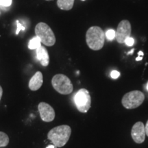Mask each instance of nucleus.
<instances>
[{"label":"nucleus","instance_id":"1","mask_svg":"<svg viewBox=\"0 0 148 148\" xmlns=\"http://www.w3.org/2000/svg\"><path fill=\"white\" fill-rule=\"evenodd\" d=\"M71 134V128L68 125H61L53 127L47 134L55 147H62L66 144Z\"/></svg>","mask_w":148,"mask_h":148},{"label":"nucleus","instance_id":"2","mask_svg":"<svg viewBox=\"0 0 148 148\" xmlns=\"http://www.w3.org/2000/svg\"><path fill=\"white\" fill-rule=\"evenodd\" d=\"M86 42L88 47L94 51L100 50L104 45L105 34L100 27L91 26L86 33Z\"/></svg>","mask_w":148,"mask_h":148},{"label":"nucleus","instance_id":"3","mask_svg":"<svg viewBox=\"0 0 148 148\" xmlns=\"http://www.w3.org/2000/svg\"><path fill=\"white\" fill-rule=\"evenodd\" d=\"M36 36L39 38L41 43L47 47H51L56 43V36L52 29L43 22H40L36 24L35 27Z\"/></svg>","mask_w":148,"mask_h":148},{"label":"nucleus","instance_id":"4","mask_svg":"<svg viewBox=\"0 0 148 148\" xmlns=\"http://www.w3.org/2000/svg\"><path fill=\"white\" fill-rule=\"evenodd\" d=\"M53 88L61 95H69L73 90L71 79L64 74H56L52 77Z\"/></svg>","mask_w":148,"mask_h":148},{"label":"nucleus","instance_id":"5","mask_svg":"<svg viewBox=\"0 0 148 148\" xmlns=\"http://www.w3.org/2000/svg\"><path fill=\"white\" fill-rule=\"evenodd\" d=\"M145 95L140 90H132L127 92L122 98V104L126 109L138 108L143 103Z\"/></svg>","mask_w":148,"mask_h":148},{"label":"nucleus","instance_id":"6","mask_svg":"<svg viewBox=\"0 0 148 148\" xmlns=\"http://www.w3.org/2000/svg\"><path fill=\"white\" fill-rule=\"evenodd\" d=\"M74 101L77 110L82 113L87 112L91 106V97L86 88H81L76 92Z\"/></svg>","mask_w":148,"mask_h":148},{"label":"nucleus","instance_id":"7","mask_svg":"<svg viewBox=\"0 0 148 148\" xmlns=\"http://www.w3.org/2000/svg\"><path fill=\"white\" fill-rule=\"evenodd\" d=\"M132 27L128 20H122L119 22L116 30V40L119 43H125V40L130 36Z\"/></svg>","mask_w":148,"mask_h":148},{"label":"nucleus","instance_id":"8","mask_svg":"<svg viewBox=\"0 0 148 148\" xmlns=\"http://www.w3.org/2000/svg\"><path fill=\"white\" fill-rule=\"evenodd\" d=\"M38 110L40 118L44 122H51L55 119V111L49 103L40 102L38 105Z\"/></svg>","mask_w":148,"mask_h":148},{"label":"nucleus","instance_id":"9","mask_svg":"<svg viewBox=\"0 0 148 148\" xmlns=\"http://www.w3.org/2000/svg\"><path fill=\"white\" fill-rule=\"evenodd\" d=\"M145 128L143 122H136L132 126L131 130V136L135 143L140 144L145 139Z\"/></svg>","mask_w":148,"mask_h":148},{"label":"nucleus","instance_id":"10","mask_svg":"<svg viewBox=\"0 0 148 148\" xmlns=\"http://www.w3.org/2000/svg\"><path fill=\"white\" fill-rule=\"evenodd\" d=\"M43 83V76L40 71H37L34 75L31 77L29 82V88L32 91L38 90L41 87Z\"/></svg>","mask_w":148,"mask_h":148},{"label":"nucleus","instance_id":"11","mask_svg":"<svg viewBox=\"0 0 148 148\" xmlns=\"http://www.w3.org/2000/svg\"><path fill=\"white\" fill-rule=\"evenodd\" d=\"M36 56L41 65L47 66L49 64V56L47 49L43 46H40L36 49Z\"/></svg>","mask_w":148,"mask_h":148},{"label":"nucleus","instance_id":"12","mask_svg":"<svg viewBox=\"0 0 148 148\" xmlns=\"http://www.w3.org/2000/svg\"><path fill=\"white\" fill-rule=\"evenodd\" d=\"M75 0H57V5L60 10H70L73 8Z\"/></svg>","mask_w":148,"mask_h":148},{"label":"nucleus","instance_id":"13","mask_svg":"<svg viewBox=\"0 0 148 148\" xmlns=\"http://www.w3.org/2000/svg\"><path fill=\"white\" fill-rule=\"evenodd\" d=\"M41 46V42L37 36H34L29 41L28 48L29 49H36Z\"/></svg>","mask_w":148,"mask_h":148},{"label":"nucleus","instance_id":"14","mask_svg":"<svg viewBox=\"0 0 148 148\" xmlns=\"http://www.w3.org/2000/svg\"><path fill=\"white\" fill-rule=\"evenodd\" d=\"M9 141H10V139L7 134L0 131V147H6L8 145Z\"/></svg>","mask_w":148,"mask_h":148},{"label":"nucleus","instance_id":"15","mask_svg":"<svg viewBox=\"0 0 148 148\" xmlns=\"http://www.w3.org/2000/svg\"><path fill=\"white\" fill-rule=\"evenodd\" d=\"M105 36L108 38V40H112L116 37V32L112 29H108L105 34Z\"/></svg>","mask_w":148,"mask_h":148},{"label":"nucleus","instance_id":"16","mask_svg":"<svg viewBox=\"0 0 148 148\" xmlns=\"http://www.w3.org/2000/svg\"><path fill=\"white\" fill-rule=\"evenodd\" d=\"M12 0H0V6L1 8L5 9V8H8L12 5Z\"/></svg>","mask_w":148,"mask_h":148},{"label":"nucleus","instance_id":"17","mask_svg":"<svg viewBox=\"0 0 148 148\" xmlns=\"http://www.w3.org/2000/svg\"><path fill=\"white\" fill-rule=\"evenodd\" d=\"M125 45H126L127 46H129V47H132V46L134 45V38H132V37H131V36L128 37V38H127V39L125 40Z\"/></svg>","mask_w":148,"mask_h":148},{"label":"nucleus","instance_id":"18","mask_svg":"<svg viewBox=\"0 0 148 148\" xmlns=\"http://www.w3.org/2000/svg\"><path fill=\"white\" fill-rule=\"evenodd\" d=\"M110 76L113 79H116L118 78L120 76V73L118 71H116V70H113L110 73Z\"/></svg>","mask_w":148,"mask_h":148},{"label":"nucleus","instance_id":"19","mask_svg":"<svg viewBox=\"0 0 148 148\" xmlns=\"http://www.w3.org/2000/svg\"><path fill=\"white\" fill-rule=\"evenodd\" d=\"M20 29H22V30H24L25 28H24V27H23V25H21V24H20L18 22H17V30H16V34H18V32H19Z\"/></svg>","mask_w":148,"mask_h":148},{"label":"nucleus","instance_id":"20","mask_svg":"<svg viewBox=\"0 0 148 148\" xmlns=\"http://www.w3.org/2000/svg\"><path fill=\"white\" fill-rule=\"evenodd\" d=\"M145 134L148 136V121H147V123L145 125Z\"/></svg>","mask_w":148,"mask_h":148},{"label":"nucleus","instance_id":"21","mask_svg":"<svg viewBox=\"0 0 148 148\" xmlns=\"http://www.w3.org/2000/svg\"><path fill=\"white\" fill-rule=\"evenodd\" d=\"M2 95H3V89H2V87H1V86H0V101H1V97H2Z\"/></svg>","mask_w":148,"mask_h":148},{"label":"nucleus","instance_id":"22","mask_svg":"<svg viewBox=\"0 0 148 148\" xmlns=\"http://www.w3.org/2000/svg\"><path fill=\"white\" fill-rule=\"evenodd\" d=\"M142 59H143V56H138L137 58H136V61H140V60H141Z\"/></svg>","mask_w":148,"mask_h":148},{"label":"nucleus","instance_id":"23","mask_svg":"<svg viewBox=\"0 0 148 148\" xmlns=\"http://www.w3.org/2000/svg\"><path fill=\"white\" fill-rule=\"evenodd\" d=\"M138 56H143V51H138Z\"/></svg>","mask_w":148,"mask_h":148},{"label":"nucleus","instance_id":"24","mask_svg":"<svg viewBox=\"0 0 148 148\" xmlns=\"http://www.w3.org/2000/svg\"><path fill=\"white\" fill-rule=\"evenodd\" d=\"M46 148H55V146L54 145H49L48 147H47Z\"/></svg>","mask_w":148,"mask_h":148},{"label":"nucleus","instance_id":"25","mask_svg":"<svg viewBox=\"0 0 148 148\" xmlns=\"http://www.w3.org/2000/svg\"><path fill=\"white\" fill-rule=\"evenodd\" d=\"M134 49H132V50H131L130 51H129V52L127 53H128V54H130V53H133V51H134Z\"/></svg>","mask_w":148,"mask_h":148},{"label":"nucleus","instance_id":"26","mask_svg":"<svg viewBox=\"0 0 148 148\" xmlns=\"http://www.w3.org/2000/svg\"><path fill=\"white\" fill-rule=\"evenodd\" d=\"M147 90H148V83H147Z\"/></svg>","mask_w":148,"mask_h":148},{"label":"nucleus","instance_id":"27","mask_svg":"<svg viewBox=\"0 0 148 148\" xmlns=\"http://www.w3.org/2000/svg\"><path fill=\"white\" fill-rule=\"evenodd\" d=\"M46 1H52V0H46Z\"/></svg>","mask_w":148,"mask_h":148},{"label":"nucleus","instance_id":"28","mask_svg":"<svg viewBox=\"0 0 148 148\" xmlns=\"http://www.w3.org/2000/svg\"><path fill=\"white\" fill-rule=\"evenodd\" d=\"M82 1H84V0H82Z\"/></svg>","mask_w":148,"mask_h":148}]
</instances>
